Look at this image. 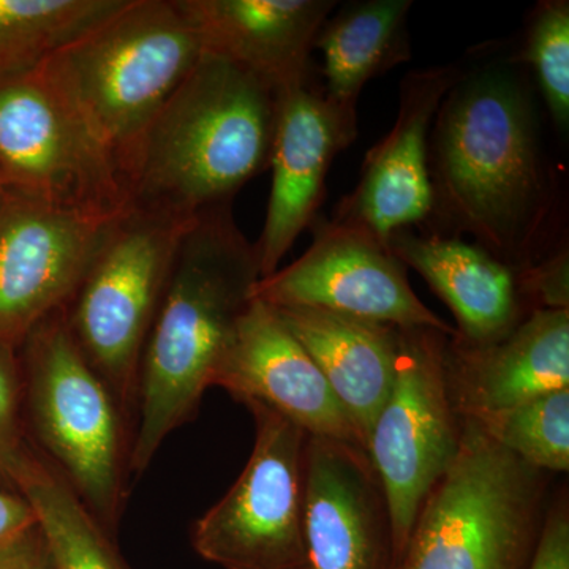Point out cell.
Returning <instances> with one entry per match:
<instances>
[{
  "label": "cell",
  "instance_id": "1",
  "mask_svg": "<svg viewBox=\"0 0 569 569\" xmlns=\"http://www.w3.org/2000/svg\"><path fill=\"white\" fill-rule=\"evenodd\" d=\"M433 122L432 219L516 269L548 257L559 183L527 86L507 69L460 74Z\"/></svg>",
  "mask_w": 569,
  "mask_h": 569
},
{
  "label": "cell",
  "instance_id": "2",
  "mask_svg": "<svg viewBox=\"0 0 569 569\" xmlns=\"http://www.w3.org/2000/svg\"><path fill=\"white\" fill-rule=\"evenodd\" d=\"M260 279L257 249L231 204L187 227L142 351L132 475L144 473L164 440L198 413Z\"/></svg>",
  "mask_w": 569,
  "mask_h": 569
},
{
  "label": "cell",
  "instance_id": "3",
  "mask_svg": "<svg viewBox=\"0 0 569 569\" xmlns=\"http://www.w3.org/2000/svg\"><path fill=\"white\" fill-rule=\"evenodd\" d=\"M277 100L249 70L204 52L123 168L127 204L181 220L233 204L269 167Z\"/></svg>",
  "mask_w": 569,
  "mask_h": 569
},
{
  "label": "cell",
  "instance_id": "4",
  "mask_svg": "<svg viewBox=\"0 0 569 569\" xmlns=\"http://www.w3.org/2000/svg\"><path fill=\"white\" fill-rule=\"evenodd\" d=\"M203 54L179 0H127L44 67L122 178L142 134Z\"/></svg>",
  "mask_w": 569,
  "mask_h": 569
},
{
  "label": "cell",
  "instance_id": "5",
  "mask_svg": "<svg viewBox=\"0 0 569 569\" xmlns=\"http://www.w3.org/2000/svg\"><path fill=\"white\" fill-rule=\"evenodd\" d=\"M22 410L33 448L112 538L129 496L133 427L56 310L20 348Z\"/></svg>",
  "mask_w": 569,
  "mask_h": 569
},
{
  "label": "cell",
  "instance_id": "6",
  "mask_svg": "<svg viewBox=\"0 0 569 569\" xmlns=\"http://www.w3.org/2000/svg\"><path fill=\"white\" fill-rule=\"evenodd\" d=\"M458 458L419 509L397 569H530L545 523V471L460 419Z\"/></svg>",
  "mask_w": 569,
  "mask_h": 569
},
{
  "label": "cell",
  "instance_id": "7",
  "mask_svg": "<svg viewBox=\"0 0 569 569\" xmlns=\"http://www.w3.org/2000/svg\"><path fill=\"white\" fill-rule=\"evenodd\" d=\"M190 223L127 206L63 307L71 337L111 389L133 432L142 351Z\"/></svg>",
  "mask_w": 569,
  "mask_h": 569
},
{
  "label": "cell",
  "instance_id": "8",
  "mask_svg": "<svg viewBox=\"0 0 569 569\" xmlns=\"http://www.w3.org/2000/svg\"><path fill=\"white\" fill-rule=\"evenodd\" d=\"M0 193L84 212L129 206L118 164L44 62L0 78Z\"/></svg>",
  "mask_w": 569,
  "mask_h": 569
},
{
  "label": "cell",
  "instance_id": "9",
  "mask_svg": "<svg viewBox=\"0 0 569 569\" xmlns=\"http://www.w3.org/2000/svg\"><path fill=\"white\" fill-rule=\"evenodd\" d=\"M252 455L230 490L192 527L194 552L223 569H309L305 538L309 433L261 403Z\"/></svg>",
  "mask_w": 569,
  "mask_h": 569
},
{
  "label": "cell",
  "instance_id": "10",
  "mask_svg": "<svg viewBox=\"0 0 569 569\" xmlns=\"http://www.w3.org/2000/svg\"><path fill=\"white\" fill-rule=\"evenodd\" d=\"M448 339L436 329L400 328L395 383L367 440L391 511L396 569L426 497L458 458L462 426L449 396Z\"/></svg>",
  "mask_w": 569,
  "mask_h": 569
},
{
  "label": "cell",
  "instance_id": "11",
  "mask_svg": "<svg viewBox=\"0 0 569 569\" xmlns=\"http://www.w3.org/2000/svg\"><path fill=\"white\" fill-rule=\"evenodd\" d=\"M312 230L309 249L287 268L258 280L252 298L272 307H313L396 328L458 335L415 293L407 266L362 224L317 217Z\"/></svg>",
  "mask_w": 569,
  "mask_h": 569
},
{
  "label": "cell",
  "instance_id": "12",
  "mask_svg": "<svg viewBox=\"0 0 569 569\" xmlns=\"http://www.w3.org/2000/svg\"><path fill=\"white\" fill-rule=\"evenodd\" d=\"M121 212L73 211L0 193V346L20 348L40 321L67 306Z\"/></svg>",
  "mask_w": 569,
  "mask_h": 569
},
{
  "label": "cell",
  "instance_id": "13",
  "mask_svg": "<svg viewBox=\"0 0 569 569\" xmlns=\"http://www.w3.org/2000/svg\"><path fill=\"white\" fill-rule=\"evenodd\" d=\"M212 387L224 389L244 406L257 402L271 408L310 437L365 449L355 422L313 359L274 307L260 299H250L239 318Z\"/></svg>",
  "mask_w": 569,
  "mask_h": 569
},
{
  "label": "cell",
  "instance_id": "14",
  "mask_svg": "<svg viewBox=\"0 0 569 569\" xmlns=\"http://www.w3.org/2000/svg\"><path fill=\"white\" fill-rule=\"evenodd\" d=\"M305 538L309 569H396L391 511L365 449L309 436Z\"/></svg>",
  "mask_w": 569,
  "mask_h": 569
},
{
  "label": "cell",
  "instance_id": "15",
  "mask_svg": "<svg viewBox=\"0 0 569 569\" xmlns=\"http://www.w3.org/2000/svg\"><path fill=\"white\" fill-rule=\"evenodd\" d=\"M356 134L358 122L336 110L312 78L279 92L269 160L272 189L254 244L261 279L274 274L296 239L316 222L332 160Z\"/></svg>",
  "mask_w": 569,
  "mask_h": 569
},
{
  "label": "cell",
  "instance_id": "16",
  "mask_svg": "<svg viewBox=\"0 0 569 569\" xmlns=\"http://www.w3.org/2000/svg\"><path fill=\"white\" fill-rule=\"evenodd\" d=\"M460 74L462 71L447 66L411 71L403 78L395 126L367 152L358 186L332 217L362 224L385 244L397 231L432 219L430 130Z\"/></svg>",
  "mask_w": 569,
  "mask_h": 569
},
{
  "label": "cell",
  "instance_id": "17",
  "mask_svg": "<svg viewBox=\"0 0 569 569\" xmlns=\"http://www.w3.org/2000/svg\"><path fill=\"white\" fill-rule=\"evenodd\" d=\"M445 367L460 419L569 388V309L533 310L493 342L449 337Z\"/></svg>",
  "mask_w": 569,
  "mask_h": 569
},
{
  "label": "cell",
  "instance_id": "18",
  "mask_svg": "<svg viewBox=\"0 0 569 569\" xmlns=\"http://www.w3.org/2000/svg\"><path fill=\"white\" fill-rule=\"evenodd\" d=\"M203 51L238 63L277 92L312 78L332 0H179Z\"/></svg>",
  "mask_w": 569,
  "mask_h": 569
},
{
  "label": "cell",
  "instance_id": "19",
  "mask_svg": "<svg viewBox=\"0 0 569 569\" xmlns=\"http://www.w3.org/2000/svg\"><path fill=\"white\" fill-rule=\"evenodd\" d=\"M389 249L418 272L455 313L459 337L488 343L511 332L533 310L523 295L522 269L498 260L458 236L397 231Z\"/></svg>",
  "mask_w": 569,
  "mask_h": 569
},
{
  "label": "cell",
  "instance_id": "20",
  "mask_svg": "<svg viewBox=\"0 0 569 569\" xmlns=\"http://www.w3.org/2000/svg\"><path fill=\"white\" fill-rule=\"evenodd\" d=\"M313 359L367 448L395 383L400 328L313 307H274Z\"/></svg>",
  "mask_w": 569,
  "mask_h": 569
},
{
  "label": "cell",
  "instance_id": "21",
  "mask_svg": "<svg viewBox=\"0 0 569 569\" xmlns=\"http://www.w3.org/2000/svg\"><path fill=\"white\" fill-rule=\"evenodd\" d=\"M411 6V0L348 3L318 33L326 99L351 121L358 122V100L367 82L410 61Z\"/></svg>",
  "mask_w": 569,
  "mask_h": 569
},
{
  "label": "cell",
  "instance_id": "22",
  "mask_svg": "<svg viewBox=\"0 0 569 569\" xmlns=\"http://www.w3.org/2000/svg\"><path fill=\"white\" fill-rule=\"evenodd\" d=\"M14 492L36 515L48 569H129L114 538L33 445Z\"/></svg>",
  "mask_w": 569,
  "mask_h": 569
},
{
  "label": "cell",
  "instance_id": "23",
  "mask_svg": "<svg viewBox=\"0 0 569 569\" xmlns=\"http://www.w3.org/2000/svg\"><path fill=\"white\" fill-rule=\"evenodd\" d=\"M127 0H0V78L32 69Z\"/></svg>",
  "mask_w": 569,
  "mask_h": 569
},
{
  "label": "cell",
  "instance_id": "24",
  "mask_svg": "<svg viewBox=\"0 0 569 569\" xmlns=\"http://www.w3.org/2000/svg\"><path fill=\"white\" fill-rule=\"evenodd\" d=\"M482 432L527 466L545 473L569 468V388L470 417Z\"/></svg>",
  "mask_w": 569,
  "mask_h": 569
},
{
  "label": "cell",
  "instance_id": "25",
  "mask_svg": "<svg viewBox=\"0 0 569 569\" xmlns=\"http://www.w3.org/2000/svg\"><path fill=\"white\" fill-rule=\"evenodd\" d=\"M516 61L529 63L560 130L569 123V3L546 0L531 14L526 47Z\"/></svg>",
  "mask_w": 569,
  "mask_h": 569
},
{
  "label": "cell",
  "instance_id": "26",
  "mask_svg": "<svg viewBox=\"0 0 569 569\" xmlns=\"http://www.w3.org/2000/svg\"><path fill=\"white\" fill-rule=\"evenodd\" d=\"M32 443L22 410V376L18 348L0 346V490L14 492Z\"/></svg>",
  "mask_w": 569,
  "mask_h": 569
},
{
  "label": "cell",
  "instance_id": "27",
  "mask_svg": "<svg viewBox=\"0 0 569 569\" xmlns=\"http://www.w3.org/2000/svg\"><path fill=\"white\" fill-rule=\"evenodd\" d=\"M530 569H569V508L561 493L546 512Z\"/></svg>",
  "mask_w": 569,
  "mask_h": 569
},
{
  "label": "cell",
  "instance_id": "28",
  "mask_svg": "<svg viewBox=\"0 0 569 569\" xmlns=\"http://www.w3.org/2000/svg\"><path fill=\"white\" fill-rule=\"evenodd\" d=\"M36 527V515L28 501L18 493L0 490V549L31 533Z\"/></svg>",
  "mask_w": 569,
  "mask_h": 569
},
{
  "label": "cell",
  "instance_id": "29",
  "mask_svg": "<svg viewBox=\"0 0 569 569\" xmlns=\"http://www.w3.org/2000/svg\"><path fill=\"white\" fill-rule=\"evenodd\" d=\"M0 569H48L39 530L0 549Z\"/></svg>",
  "mask_w": 569,
  "mask_h": 569
}]
</instances>
